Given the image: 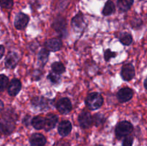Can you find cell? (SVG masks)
Wrapping results in <instances>:
<instances>
[{
  "label": "cell",
  "instance_id": "13",
  "mask_svg": "<svg viewBox=\"0 0 147 146\" xmlns=\"http://www.w3.org/2000/svg\"><path fill=\"white\" fill-rule=\"evenodd\" d=\"M19 62V56L16 52L9 53L5 60V66L8 69H14Z\"/></svg>",
  "mask_w": 147,
  "mask_h": 146
},
{
  "label": "cell",
  "instance_id": "19",
  "mask_svg": "<svg viewBox=\"0 0 147 146\" xmlns=\"http://www.w3.org/2000/svg\"><path fill=\"white\" fill-rule=\"evenodd\" d=\"M32 125L36 130H41L45 128V118L41 117V116H36L33 117L32 120Z\"/></svg>",
  "mask_w": 147,
  "mask_h": 146
},
{
  "label": "cell",
  "instance_id": "8",
  "mask_svg": "<svg viewBox=\"0 0 147 146\" xmlns=\"http://www.w3.org/2000/svg\"><path fill=\"white\" fill-rule=\"evenodd\" d=\"M134 95L133 90L129 87H124L119 90L117 93L118 100L120 102H126L132 98Z\"/></svg>",
  "mask_w": 147,
  "mask_h": 146
},
{
  "label": "cell",
  "instance_id": "23",
  "mask_svg": "<svg viewBox=\"0 0 147 146\" xmlns=\"http://www.w3.org/2000/svg\"><path fill=\"white\" fill-rule=\"evenodd\" d=\"M119 41L123 45L129 46L133 42V38H132V36L129 33H121L119 37Z\"/></svg>",
  "mask_w": 147,
  "mask_h": 146
},
{
  "label": "cell",
  "instance_id": "29",
  "mask_svg": "<svg viewBox=\"0 0 147 146\" xmlns=\"http://www.w3.org/2000/svg\"><path fill=\"white\" fill-rule=\"evenodd\" d=\"M134 143V138L132 136H126L123 139V143H122V146H132Z\"/></svg>",
  "mask_w": 147,
  "mask_h": 146
},
{
  "label": "cell",
  "instance_id": "5",
  "mask_svg": "<svg viewBox=\"0 0 147 146\" xmlns=\"http://www.w3.org/2000/svg\"><path fill=\"white\" fill-rule=\"evenodd\" d=\"M56 107H57V110L61 114L66 115L71 111L72 103L68 98L64 97V98H62L58 100Z\"/></svg>",
  "mask_w": 147,
  "mask_h": 146
},
{
  "label": "cell",
  "instance_id": "9",
  "mask_svg": "<svg viewBox=\"0 0 147 146\" xmlns=\"http://www.w3.org/2000/svg\"><path fill=\"white\" fill-rule=\"evenodd\" d=\"M63 43L60 39L53 38L47 40L45 43V48L50 52L58 51L61 49Z\"/></svg>",
  "mask_w": 147,
  "mask_h": 146
},
{
  "label": "cell",
  "instance_id": "6",
  "mask_svg": "<svg viewBox=\"0 0 147 146\" xmlns=\"http://www.w3.org/2000/svg\"><path fill=\"white\" fill-rule=\"evenodd\" d=\"M122 79L125 81H130L135 76L134 67L131 64H126L123 66L121 72Z\"/></svg>",
  "mask_w": 147,
  "mask_h": 146
},
{
  "label": "cell",
  "instance_id": "15",
  "mask_svg": "<svg viewBox=\"0 0 147 146\" xmlns=\"http://www.w3.org/2000/svg\"><path fill=\"white\" fill-rule=\"evenodd\" d=\"M72 130L71 123L68 120H63L58 125V133L61 136L68 135Z\"/></svg>",
  "mask_w": 147,
  "mask_h": 146
},
{
  "label": "cell",
  "instance_id": "12",
  "mask_svg": "<svg viewBox=\"0 0 147 146\" xmlns=\"http://www.w3.org/2000/svg\"><path fill=\"white\" fill-rule=\"evenodd\" d=\"M72 27L76 31H80L84 26V19L83 15L81 12L78 13L76 16H75L71 21Z\"/></svg>",
  "mask_w": 147,
  "mask_h": 146
},
{
  "label": "cell",
  "instance_id": "25",
  "mask_svg": "<svg viewBox=\"0 0 147 146\" xmlns=\"http://www.w3.org/2000/svg\"><path fill=\"white\" fill-rule=\"evenodd\" d=\"M47 78L48 80L51 82L53 84H57L60 82V80H61V78H60V74H56L55 72H50L49 74L47 75Z\"/></svg>",
  "mask_w": 147,
  "mask_h": 146
},
{
  "label": "cell",
  "instance_id": "20",
  "mask_svg": "<svg viewBox=\"0 0 147 146\" xmlns=\"http://www.w3.org/2000/svg\"><path fill=\"white\" fill-rule=\"evenodd\" d=\"M133 4L134 0H117L118 7L121 11H127L130 9Z\"/></svg>",
  "mask_w": 147,
  "mask_h": 146
},
{
  "label": "cell",
  "instance_id": "24",
  "mask_svg": "<svg viewBox=\"0 0 147 146\" xmlns=\"http://www.w3.org/2000/svg\"><path fill=\"white\" fill-rule=\"evenodd\" d=\"M106 121V118H105L104 115L102 114H96L93 117V122L96 126H100L103 125Z\"/></svg>",
  "mask_w": 147,
  "mask_h": 146
},
{
  "label": "cell",
  "instance_id": "17",
  "mask_svg": "<svg viewBox=\"0 0 147 146\" xmlns=\"http://www.w3.org/2000/svg\"><path fill=\"white\" fill-rule=\"evenodd\" d=\"M49 50L47 49H42L38 53V56H37V61H38V64L41 66L42 67H44L46 64V63L48 61L49 58Z\"/></svg>",
  "mask_w": 147,
  "mask_h": 146
},
{
  "label": "cell",
  "instance_id": "28",
  "mask_svg": "<svg viewBox=\"0 0 147 146\" xmlns=\"http://www.w3.org/2000/svg\"><path fill=\"white\" fill-rule=\"evenodd\" d=\"M1 7L4 9H11L13 7V0H1Z\"/></svg>",
  "mask_w": 147,
  "mask_h": 146
},
{
  "label": "cell",
  "instance_id": "18",
  "mask_svg": "<svg viewBox=\"0 0 147 146\" xmlns=\"http://www.w3.org/2000/svg\"><path fill=\"white\" fill-rule=\"evenodd\" d=\"M32 104L35 108H38L39 110H44L47 105V100L42 97H36L32 100Z\"/></svg>",
  "mask_w": 147,
  "mask_h": 146
},
{
  "label": "cell",
  "instance_id": "10",
  "mask_svg": "<svg viewBox=\"0 0 147 146\" xmlns=\"http://www.w3.org/2000/svg\"><path fill=\"white\" fill-rule=\"evenodd\" d=\"M22 88V84L21 82L18 80V79H13L11 82H10L9 84L8 87V93L10 96H14L17 95L20 91L21 90Z\"/></svg>",
  "mask_w": 147,
  "mask_h": 146
},
{
  "label": "cell",
  "instance_id": "2",
  "mask_svg": "<svg viewBox=\"0 0 147 146\" xmlns=\"http://www.w3.org/2000/svg\"><path fill=\"white\" fill-rule=\"evenodd\" d=\"M103 104V98L101 94L98 92H92L87 96L86 104L90 110H95L100 108Z\"/></svg>",
  "mask_w": 147,
  "mask_h": 146
},
{
  "label": "cell",
  "instance_id": "26",
  "mask_svg": "<svg viewBox=\"0 0 147 146\" xmlns=\"http://www.w3.org/2000/svg\"><path fill=\"white\" fill-rule=\"evenodd\" d=\"M9 80L8 77L4 74H1L0 75V90L1 92H3L6 89L8 84Z\"/></svg>",
  "mask_w": 147,
  "mask_h": 146
},
{
  "label": "cell",
  "instance_id": "30",
  "mask_svg": "<svg viewBox=\"0 0 147 146\" xmlns=\"http://www.w3.org/2000/svg\"><path fill=\"white\" fill-rule=\"evenodd\" d=\"M54 146H70V144L64 140H60V141L57 142Z\"/></svg>",
  "mask_w": 147,
  "mask_h": 146
},
{
  "label": "cell",
  "instance_id": "4",
  "mask_svg": "<svg viewBox=\"0 0 147 146\" xmlns=\"http://www.w3.org/2000/svg\"><path fill=\"white\" fill-rule=\"evenodd\" d=\"M30 18L27 14L22 12H20L16 15L14 19V27L17 29H23L28 24Z\"/></svg>",
  "mask_w": 147,
  "mask_h": 146
},
{
  "label": "cell",
  "instance_id": "14",
  "mask_svg": "<svg viewBox=\"0 0 147 146\" xmlns=\"http://www.w3.org/2000/svg\"><path fill=\"white\" fill-rule=\"evenodd\" d=\"M57 121H58V117L57 115L53 113L48 114L45 117V125L44 129L46 131H50L55 127Z\"/></svg>",
  "mask_w": 147,
  "mask_h": 146
},
{
  "label": "cell",
  "instance_id": "27",
  "mask_svg": "<svg viewBox=\"0 0 147 146\" xmlns=\"http://www.w3.org/2000/svg\"><path fill=\"white\" fill-rule=\"evenodd\" d=\"M117 55V53L112 52L110 49H107L104 52V59L106 61H109L111 58L116 57Z\"/></svg>",
  "mask_w": 147,
  "mask_h": 146
},
{
  "label": "cell",
  "instance_id": "11",
  "mask_svg": "<svg viewBox=\"0 0 147 146\" xmlns=\"http://www.w3.org/2000/svg\"><path fill=\"white\" fill-rule=\"evenodd\" d=\"M45 137L40 133H34L30 137V143L31 146H44L46 144Z\"/></svg>",
  "mask_w": 147,
  "mask_h": 146
},
{
  "label": "cell",
  "instance_id": "31",
  "mask_svg": "<svg viewBox=\"0 0 147 146\" xmlns=\"http://www.w3.org/2000/svg\"><path fill=\"white\" fill-rule=\"evenodd\" d=\"M30 116L27 115L24 119H23V123H24L26 126H27L30 125Z\"/></svg>",
  "mask_w": 147,
  "mask_h": 146
},
{
  "label": "cell",
  "instance_id": "22",
  "mask_svg": "<svg viewBox=\"0 0 147 146\" xmlns=\"http://www.w3.org/2000/svg\"><path fill=\"white\" fill-rule=\"evenodd\" d=\"M51 68L53 72L58 74H63L65 71V67L64 64L63 63L60 62H53L51 65Z\"/></svg>",
  "mask_w": 147,
  "mask_h": 146
},
{
  "label": "cell",
  "instance_id": "35",
  "mask_svg": "<svg viewBox=\"0 0 147 146\" xmlns=\"http://www.w3.org/2000/svg\"><path fill=\"white\" fill-rule=\"evenodd\" d=\"M95 146H102V145H96Z\"/></svg>",
  "mask_w": 147,
  "mask_h": 146
},
{
  "label": "cell",
  "instance_id": "21",
  "mask_svg": "<svg viewBox=\"0 0 147 146\" xmlns=\"http://www.w3.org/2000/svg\"><path fill=\"white\" fill-rule=\"evenodd\" d=\"M115 4H113V2L111 0L106 1V3L105 4L104 7H103V14L105 16H109L111 14H113L115 11Z\"/></svg>",
  "mask_w": 147,
  "mask_h": 146
},
{
  "label": "cell",
  "instance_id": "34",
  "mask_svg": "<svg viewBox=\"0 0 147 146\" xmlns=\"http://www.w3.org/2000/svg\"><path fill=\"white\" fill-rule=\"evenodd\" d=\"M3 110V102L1 101V110Z\"/></svg>",
  "mask_w": 147,
  "mask_h": 146
},
{
  "label": "cell",
  "instance_id": "1",
  "mask_svg": "<svg viewBox=\"0 0 147 146\" xmlns=\"http://www.w3.org/2000/svg\"><path fill=\"white\" fill-rule=\"evenodd\" d=\"M16 114L11 111L2 113L1 120V130L4 135H9L15 127Z\"/></svg>",
  "mask_w": 147,
  "mask_h": 146
},
{
  "label": "cell",
  "instance_id": "7",
  "mask_svg": "<svg viewBox=\"0 0 147 146\" xmlns=\"http://www.w3.org/2000/svg\"><path fill=\"white\" fill-rule=\"evenodd\" d=\"M78 122L80 126L82 128H88L89 127H90L92 123H93V118H92L91 115L88 112H83L79 115Z\"/></svg>",
  "mask_w": 147,
  "mask_h": 146
},
{
  "label": "cell",
  "instance_id": "33",
  "mask_svg": "<svg viewBox=\"0 0 147 146\" xmlns=\"http://www.w3.org/2000/svg\"><path fill=\"white\" fill-rule=\"evenodd\" d=\"M144 87L145 89L147 90V77L146 79H145L144 80Z\"/></svg>",
  "mask_w": 147,
  "mask_h": 146
},
{
  "label": "cell",
  "instance_id": "3",
  "mask_svg": "<svg viewBox=\"0 0 147 146\" xmlns=\"http://www.w3.org/2000/svg\"><path fill=\"white\" fill-rule=\"evenodd\" d=\"M133 125L128 121H122L116 125L115 133L117 138L126 137L133 131Z\"/></svg>",
  "mask_w": 147,
  "mask_h": 146
},
{
  "label": "cell",
  "instance_id": "32",
  "mask_svg": "<svg viewBox=\"0 0 147 146\" xmlns=\"http://www.w3.org/2000/svg\"><path fill=\"white\" fill-rule=\"evenodd\" d=\"M0 52H1V53H0V58H2L3 55H4V47L3 45H1V47H0Z\"/></svg>",
  "mask_w": 147,
  "mask_h": 146
},
{
  "label": "cell",
  "instance_id": "16",
  "mask_svg": "<svg viewBox=\"0 0 147 146\" xmlns=\"http://www.w3.org/2000/svg\"><path fill=\"white\" fill-rule=\"evenodd\" d=\"M66 22L64 18L61 17H58L55 19L53 21V27L56 31L59 33H63V31H65Z\"/></svg>",
  "mask_w": 147,
  "mask_h": 146
}]
</instances>
